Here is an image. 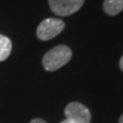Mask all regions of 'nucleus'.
<instances>
[{"label": "nucleus", "mask_w": 123, "mask_h": 123, "mask_svg": "<svg viewBox=\"0 0 123 123\" xmlns=\"http://www.w3.org/2000/svg\"><path fill=\"white\" fill-rule=\"evenodd\" d=\"M72 50L67 45H57L47 51L42 57V66L48 72L59 70L70 62Z\"/></svg>", "instance_id": "1"}, {"label": "nucleus", "mask_w": 123, "mask_h": 123, "mask_svg": "<svg viewBox=\"0 0 123 123\" xmlns=\"http://www.w3.org/2000/svg\"><path fill=\"white\" fill-rule=\"evenodd\" d=\"M65 29V23L59 18H49L42 21L36 30V35L42 41L55 38Z\"/></svg>", "instance_id": "2"}, {"label": "nucleus", "mask_w": 123, "mask_h": 123, "mask_svg": "<svg viewBox=\"0 0 123 123\" xmlns=\"http://www.w3.org/2000/svg\"><path fill=\"white\" fill-rule=\"evenodd\" d=\"M48 3L53 13L68 17L81 8L84 0H48Z\"/></svg>", "instance_id": "3"}, {"label": "nucleus", "mask_w": 123, "mask_h": 123, "mask_svg": "<svg viewBox=\"0 0 123 123\" xmlns=\"http://www.w3.org/2000/svg\"><path fill=\"white\" fill-rule=\"evenodd\" d=\"M66 119H69L74 123H90L91 113L88 108L77 102L68 104L65 108Z\"/></svg>", "instance_id": "4"}, {"label": "nucleus", "mask_w": 123, "mask_h": 123, "mask_svg": "<svg viewBox=\"0 0 123 123\" xmlns=\"http://www.w3.org/2000/svg\"><path fill=\"white\" fill-rule=\"evenodd\" d=\"M103 8L108 15H117L123 10V0H104Z\"/></svg>", "instance_id": "5"}, {"label": "nucleus", "mask_w": 123, "mask_h": 123, "mask_svg": "<svg viewBox=\"0 0 123 123\" xmlns=\"http://www.w3.org/2000/svg\"><path fill=\"white\" fill-rule=\"evenodd\" d=\"M11 49H12V44L10 39L0 34V62L5 61L9 56Z\"/></svg>", "instance_id": "6"}, {"label": "nucleus", "mask_w": 123, "mask_h": 123, "mask_svg": "<svg viewBox=\"0 0 123 123\" xmlns=\"http://www.w3.org/2000/svg\"><path fill=\"white\" fill-rule=\"evenodd\" d=\"M30 123H47L46 121H44L43 119H40V118H35L33 120H31Z\"/></svg>", "instance_id": "7"}, {"label": "nucleus", "mask_w": 123, "mask_h": 123, "mask_svg": "<svg viewBox=\"0 0 123 123\" xmlns=\"http://www.w3.org/2000/svg\"><path fill=\"white\" fill-rule=\"evenodd\" d=\"M119 67H120V69H121V71H123V55L121 56V59H120V61H119Z\"/></svg>", "instance_id": "8"}, {"label": "nucleus", "mask_w": 123, "mask_h": 123, "mask_svg": "<svg viewBox=\"0 0 123 123\" xmlns=\"http://www.w3.org/2000/svg\"><path fill=\"white\" fill-rule=\"evenodd\" d=\"M61 123H74V122H72L71 120H69V119H66V120H64V121H62Z\"/></svg>", "instance_id": "9"}, {"label": "nucleus", "mask_w": 123, "mask_h": 123, "mask_svg": "<svg viewBox=\"0 0 123 123\" xmlns=\"http://www.w3.org/2000/svg\"><path fill=\"white\" fill-rule=\"evenodd\" d=\"M119 123H123V115H121L120 119H119Z\"/></svg>", "instance_id": "10"}]
</instances>
